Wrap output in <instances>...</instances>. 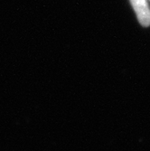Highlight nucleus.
Instances as JSON below:
<instances>
[{
    "label": "nucleus",
    "mask_w": 150,
    "mask_h": 151,
    "mask_svg": "<svg viewBox=\"0 0 150 151\" xmlns=\"http://www.w3.org/2000/svg\"><path fill=\"white\" fill-rule=\"evenodd\" d=\"M131 3L140 24L143 26H148L150 24V10L146 0H131Z\"/></svg>",
    "instance_id": "obj_1"
}]
</instances>
